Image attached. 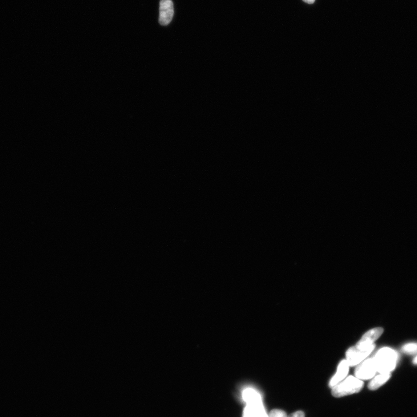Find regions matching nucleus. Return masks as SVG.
Instances as JSON below:
<instances>
[{
  "label": "nucleus",
  "instance_id": "f257e3e1",
  "mask_svg": "<svg viewBox=\"0 0 417 417\" xmlns=\"http://www.w3.org/2000/svg\"><path fill=\"white\" fill-rule=\"evenodd\" d=\"M373 359L376 371L380 373L391 372L395 369L398 362V355L390 348H383L374 356Z\"/></svg>",
  "mask_w": 417,
  "mask_h": 417
},
{
  "label": "nucleus",
  "instance_id": "f03ea898",
  "mask_svg": "<svg viewBox=\"0 0 417 417\" xmlns=\"http://www.w3.org/2000/svg\"><path fill=\"white\" fill-rule=\"evenodd\" d=\"M364 386L362 380L349 376L332 388L331 394L335 398L350 395L361 391Z\"/></svg>",
  "mask_w": 417,
  "mask_h": 417
},
{
  "label": "nucleus",
  "instance_id": "7ed1b4c3",
  "mask_svg": "<svg viewBox=\"0 0 417 417\" xmlns=\"http://www.w3.org/2000/svg\"><path fill=\"white\" fill-rule=\"evenodd\" d=\"M375 345L364 347L355 346L352 347L346 352V360L350 366H356L365 360L374 351Z\"/></svg>",
  "mask_w": 417,
  "mask_h": 417
},
{
  "label": "nucleus",
  "instance_id": "20e7f679",
  "mask_svg": "<svg viewBox=\"0 0 417 417\" xmlns=\"http://www.w3.org/2000/svg\"><path fill=\"white\" fill-rule=\"evenodd\" d=\"M376 372L373 359H368L356 366L355 375L360 380H367L373 378Z\"/></svg>",
  "mask_w": 417,
  "mask_h": 417
},
{
  "label": "nucleus",
  "instance_id": "39448f33",
  "mask_svg": "<svg viewBox=\"0 0 417 417\" xmlns=\"http://www.w3.org/2000/svg\"><path fill=\"white\" fill-rule=\"evenodd\" d=\"M174 15L172 0H161L160 3L159 22L162 26H167L171 22Z\"/></svg>",
  "mask_w": 417,
  "mask_h": 417
},
{
  "label": "nucleus",
  "instance_id": "423d86ee",
  "mask_svg": "<svg viewBox=\"0 0 417 417\" xmlns=\"http://www.w3.org/2000/svg\"><path fill=\"white\" fill-rule=\"evenodd\" d=\"M384 329L381 327H376L368 330L362 336L361 339L356 345L364 347H370L373 345L374 343L382 335Z\"/></svg>",
  "mask_w": 417,
  "mask_h": 417
},
{
  "label": "nucleus",
  "instance_id": "0eeeda50",
  "mask_svg": "<svg viewBox=\"0 0 417 417\" xmlns=\"http://www.w3.org/2000/svg\"><path fill=\"white\" fill-rule=\"evenodd\" d=\"M349 364L346 360H343L339 363L337 372L330 380L329 383L330 388H333L347 377L348 372H349Z\"/></svg>",
  "mask_w": 417,
  "mask_h": 417
},
{
  "label": "nucleus",
  "instance_id": "6e6552de",
  "mask_svg": "<svg viewBox=\"0 0 417 417\" xmlns=\"http://www.w3.org/2000/svg\"><path fill=\"white\" fill-rule=\"evenodd\" d=\"M391 372L387 373H380V374L374 376L372 378L371 382L368 385V388L370 390H376L378 388L386 384L389 379L391 378Z\"/></svg>",
  "mask_w": 417,
  "mask_h": 417
},
{
  "label": "nucleus",
  "instance_id": "1a4fd4ad",
  "mask_svg": "<svg viewBox=\"0 0 417 417\" xmlns=\"http://www.w3.org/2000/svg\"><path fill=\"white\" fill-rule=\"evenodd\" d=\"M244 398L249 404H261V396L253 389H247L244 392Z\"/></svg>",
  "mask_w": 417,
  "mask_h": 417
},
{
  "label": "nucleus",
  "instance_id": "9d476101",
  "mask_svg": "<svg viewBox=\"0 0 417 417\" xmlns=\"http://www.w3.org/2000/svg\"><path fill=\"white\" fill-rule=\"evenodd\" d=\"M402 351L407 354H415L417 353V343H408L402 347Z\"/></svg>",
  "mask_w": 417,
  "mask_h": 417
},
{
  "label": "nucleus",
  "instance_id": "9b49d317",
  "mask_svg": "<svg viewBox=\"0 0 417 417\" xmlns=\"http://www.w3.org/2000/svg\"><path fill=\"white\" fill-rule=\"evenodd\" d=\"M269 417H287L286 413L279 409H274L271 411Z\"/></svg>",
  "mask_w": 417,
  "mask_h": 417
},
{
  "label": "nucleus",
  "instance_id": "f8f14e48",
  "mask_svg": "<svg viewBox=\"0 0 417 417\" xmlns=\"http://www.w3.org/2000/svg\"><path fill=\"white\" fill-rule=\"evenodd\" d=\"M287 417H305V412L301 411H298L293 413Z\"/></svg>",
  "mask_w": 417,
  "mask_h": 417
},
{
  "label": "nucleus",
  "instance_id": "ddd939ff",
  "mask_svg": "<svg viewBox=\"0 0 417 417\" xmlns=\"http://www.w3.org/2000/svg\"><path fill=\"white\" fill-rule=\"evenodd\" d=\"M302 1L308 4H310V5H312V4L314 3L315 0H302Z\"/></svg>",
  "mask_w": 417,
  "mask_h": 417
},
{
  "label": "nucleus",
  "instance_id": "4468645a",
  "mask_svg": "<svg viewBox=\"0 0 417 417\" xmlns=\"http://www.w3.org/2000/svg\"><path fill=\"white\" fill-rule=\"evenodd\" d=\"M413 363H414L415 364H417V356H416V357L414 358V359L413 360Z\"/></svg>",
  "mask_w": 417,
  "mask_h": 417
}]
</instances>
